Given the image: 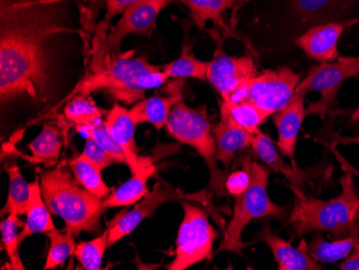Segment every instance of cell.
Segmentation results:
<instances>
[{
	"instance_id": "7",
	"label": "cell",
	"mask_w": 359,
	"mask_h": 270,
	"mask_svg": "<svg viewBox=\"0 0 359 270\" xmlns=\"http://www.w3.org/2000/svg\"><path fill=\"white\" fill-rule=\"evenodd\" d=\"M184 217L177 231L175 259L167 266L169 270H185L213 257L219 233L210 223L209 215L199 205L183 201Z\"/></svg>"
},
{
	"instance_id": "37",
	"label": "cell",
	"mask_w": 359,
	"mask_h": 270,
	"mask_svg": "<svg viewBox=\"0 0 359 270\" xmlns=\"http://www.w3.org/2000/svg\"><path fill=\"white\" fill-rule=\"evenodd\" d=\"M141 0H106L107 14L106 19H112L118 14L123 13L127 8L138 3Z\"/></svg>"
},
{
	"instance_id": "16",
	"label": "cell",
	"mask_w": 359,
	"mask_h": 270,
	"mask_svg": "<svg viewBox=\"0 0 359 270\" xmlns=\"http://www.w3.org/2000/svg\"><path fill=\"white\" fill-rule=\"evenodd\" d=\"M257 241L271 250L279 270H322L323 265L313 259L308 250L296 249L272 231L269 222L257 233Z\"/></svg>"
},
{
	"instance_id": "15",
	"label": "cell",
	"mask_w": 359,
	"mask_h": 270,
	"mask_svg": "<svg viewBox=\"0 0 359 270\" xmlns=\"http://www.w3.org/2000/svg\"><path fill=\"white\" fill-rule=\"evenodd\" d=\"M104 125L109 134L126 152L129 160L128 167L133 175L154 163L151 157L138 155V148L135 141L137 123L133 119L130 110L121 104H114L107 114Z\"/></svg>"
},
{
	"instance_id": "39",
	"label": "cell",
	"mask_w": 359,
	"mask_h": 270,
	"mask_svg": "<svg viewBox=\"0 0 359 270\" xmlns=\"http://www.w3.org/2000/svg\"><path fill=\"white\" fill-rule=\"evenodd\" d=\"M352 122L354 123L357 127H359V108L354 111V114H353L352 116Z\"/></svg>"
},
{
	"instance_id": "35",
	"label": "cell",
	"mask_w": 359,
	"mask_h": 270,
	"mask_svg": "<svg viewBox=\"0 0 359 270\" xmlns=\"http://www.w3.org/2000/svg\"><path fill=\"white\" fill-rule=\"evenodd\" d=\"M82 156L86 157L88 162L92 163L94 166L100 170H104L107 167L116 163V161L107 152L106 149L102 148L95 139L86 138V146H84Z\"/></svg>"
},
{
	"instance_id": "30",
	"label": "cell",
	"mask_w": 359,
	"mask_h": 270,
	"mask_svg": "<svg viewBox=\"0 0 359 270\" xmlns=\"http://www.w3.org/2000/svg\"><path fill=\"white\" fill-rule=\"evenodd\" d=\"M111 223L106 231L95 238L93 241H82L76 248V255L79 263L86 270L102 269V259L104 252L109 247V236H110Z\"/></svg>"
},
{
	"instance_id": "14",
	"label": "cell",
	"mask_w": 359,
	"mask_h": 270,
	"mask_svg": "<svg viewBox=\"0 0 359 270\" xmlns=\"http://www.w3.org/2000/svg\"><path fill=\"white\" fill-rule=\"evenodd\" d=\"M306 92L296 90L294 97L281 110L273 114L274 125L278 130L276 147L283 156L295 162V150L298 135L306 114L304 98Z\"/></svg>"
},
{
	"instance_id": "18",
	"label": "cell",
	"mask_w": 359,
	"mask_h": 270,
	"mask_svg": "<svg viewBox=\"0 0 359 270\" xmlns=\"http://www.w3.org/2000/svg\"><path fill=\"white\" fill-rule=\"evenodd\" d=\"M221 109V121L213 126V136L217 144V161L222 162L224 166L231 165L236 153L242 149L251 147L252 136L249 132L242 128L228 112L223 104Z\"/></svg>"
},
{
	"instance_id": "5",
	"label": "cell",
	"mask_w": 359,
	"mask_h": 270,
	"mask_svg": "<svg viewBox=\"0 0 359 270\" xmlns=\"http://www.w3.org/2000/svg\"><path fill=\"white\" fill-rule=\"evenodd\" d=\"M242 164L249 169L251 184L243 194L233 197L235 209L233 217L226 227L219 251L224 250L242 254L244 245L242 234L253 220L269 217L283 219L286 217L285 209L272 203L268 195V183L271 169L254 162L250 156L244 157Z\"/></svg>"
},
{
	"instance_id": "28",
	"label": "cell",
	"mask_w": 359,
	"mask_h": 270,
	"mask_svg": "<svg viewBox=\"0 0 359 270\" xmlns=\"http://www.w3.org/2000/svg\"><path fill=\"white\" fill-rule=\"evenodd\" d=\"M231 118L251 135L260 132V125L268 118L267 114L262 109L258 108L249 100H222Z\"/></svg>"
},
{
	"instance_id": "34",
	"label": "cell",
	"mask_w": 359,
	"mask_h": 270,
	"mask_svg": "<svg viewBox=\"0 0 359 270\" xmlns=\"http://www.w3.org/2000/svg\"><path fill=\"white\" fill-rule=\"evenodd\" d=\"M65 116L76 125H86L100 120L104 110L97 106L96 102L83 95H76L65 106Z\"/></svg>"
},
{
	"instance_id": "23",
	"label": "cell",
	"mask_w": 359,
	"mask_h": 270,
	"mask_svg": "<svg viewBox=\"0 0 359 270\" xmlns=\"http://www.w3.org/2000/svg\"><path fill=\"white\" fill-rule=\"evenodd\" d=\"M359 241V229L344 238L332 241H325L322 231H316L306 250L320 264H332L346 259L352 253Z\"/></svg>"
},
{
	"instance_id": "26",
	"label": "cell",
	"mask_w": 359,
	"mask_h": 270,
	"mask_svg": "<svg viewBox=\"0 0 359 270\" xmlns=\"http://www.w3.org/2000/svg\"><path fill=\"white\" fill-rule=\"evenodd\" d=\"M69 167L76 180L92 194L104 199L113 192L114 189L109 187L104 183L102 170L88 162L82 155L72 158L69 162Z\"/></svg>"
},
{
	"instance_id": "24",
	"label": "cell",
	"mask_w": 359,
	"mask_h": 270,
	"mask_svg": "<svg viewBox=\"0 0 359 270\" xmlns=\"http://www.w3.org/2000/svg\"><path fill=\"white\" fill-rule=\"evenodd\" d=\"M191 12L193 21L201 29L211 21L223 29L228 30L224 22V12L239 5L241 0H179Z\"/></svg>"
},
{
	"instance_id": "20",
	"label": "cell",
	"mask_w": 359,
	"mask_h": 270,
	"mask_svg": "<svg viewBox=\"0 0 359 270\" xmlns=\"http://www.w3.org/2000/svg\"><path fill=\"white\" fill-rule=\"evenodd\" d=\"M156 171V166L152 163L133 175L132 178L118 189H113V192L104 199V208L128 207L144 198L149 194V179L152 178Z\"/></svg>"
},
{
	"instance_id": "10",
	"label": "cell",
	"mask_w": 359,
	"mask_h": 270,
	"mask_svg": "<svg viewBox=\"0 0 359 270\" xmlns=\"http://www.w3.org/2000/svg\"><path fill=\"white\" fill-rule=\"evenodd\" d=\"M257 74L255 62L250 56L237 58L219 52L208 62L207 80L223 100H231L240 88Z\"/></svg>"
},
{
	"instance_id": "17",
	"label": "cell",
	"mask_w": 359,
	"mask_h": 270,
	"mask_svg": "<svg viewBox=\"0 0 359 270\" xmlns=\"http://www.w3.org/2000/svg\"><path fill=\"white\" fill-rule=\"evenodd\" d=\"M359 0H290L292 13L309 28L318 24L341 22L356 7Z\"/></svg>"
},
{
	"instance_id": "19",
	"label": "cell",
	"mask_w": 359,
	"mask_h": 270,
	"mask_svg": "<svg viewBox=\"0 0 359 270\" xmlns=\"http://www.w3.org/2000/svg\"><path fill=\"white\" fill-rule=\"evenodd\" d=\"M251 148L266 166L269 167L274 173L283 175L292 183L295 191H299L304 187V183L309 179L308 173L294 165L290 166L286 164L280 155L279 149L268 135L264 134L263 132L253 135Z\"/></svg>"
},
{
	"instance_id": "3",
	"label": "cell",
	"mask_w": 359,
	"mask_h": 270,
	"mask_svg": "<svg viewBox=\"0 0 359 270\" xmlns=\"http://www.w3.org/2000/svg\"><path fill=\"white\" fill-rule=\"evenodd\" d=\"M40 187L44 203L53 215L64 220L66 231L78 237L82 231L102 233L104 199L84 189L65 165L41 171Z\"/></svg>"
},
{
	"instance_id": "12",
	"label": "cell",
	"mask_w": 359,
	"mask_h": 270,
	"mask_svg": "<svg viewBox=\"0 0 359 270\" xmlns=\"http://www.w3.org/2000/svg\"><path fill=\"white\" fill-rule=\"evenodd\" d=\"M170 3L171 0H141L127 8L120 21L109 34L107 51L111 54H120L121 43L127 35L151 34L158 14Z\"/></svg>"
},
{
	"instance_id": "31",
	"label": "cell",
	"mask_w": 359,
	"mask_h": 270,
	"mask_svg": "<svg viewBox=\"0 0 359 270\" xmlns=\"http://www.w3.org/2000/svg\"><path fill=\"white\" fill-rule=\"evenodd\" d=\"M76 130L81 135H83L86 138L95 139L102 148L106 149L107 152L116 161V163H124L128 166L129 160L126 152L109 134L106 125H104V121H102V119L90 123V124L76 125Z\"/></svg>"
},
{
	"instance_id": "2",
	"label": "cell",
	"mask_w": 359,
	"mask_h": 270,
	"mask_svg": "<svg viewBox=\"0 0 359 270\" xmlns=\"http://www.w3.org/2000/svg\"><path fill=\"white\" fill-rule=\"evenodd\" d=\"M92 68L66 100L76 95L88 96L95 90H104L125 104H136L143 100L147 90L161 88L169 79L161 67L130 54L107 51L100 62H93Z\"/></svg>"
},
{
	"instance_id": "22",
	"label": "cell",
	"mask_w": 359,
	"mask_h": 270,
	"mask_svg": "<svg viewBox=\"0 0 359 270\" xmlns=\"http://www.w3.org/2000/svg\"><path fill=\"white\" fill-rule=\"evenodd\" d=\"M180 100H182L181 92H177L169 96L143 98L130 109V114L137 125L141 123H149L159 130H161V127L166 125L171 110Z\"/></svg>"
},
{
	"instance_id": "29",
	"label": "cell",
	"mask_w": 359,
	"mask_h": 270,
	"mask_svg": "<svg viewBox=\"0 0 359 270\" xmlns=\"http://www.w3.org/2000/svg\"><path fill=\"white\" fill-rule=\"evenodd\" d=\"M208 62L196 58L189 49H184L182 55L177 60L163 66L161 70L168 78L197 79L201 81L207 80Z\"/></svg>"
},
{
	"instance_id": "32",
	"label": "cell",
	"mask_w": 359,
	"mask_h": 270,
	"mask_svg": "<svg viewBox=\"0 0 359 270\" xmlns=\"http://www.w3.org/2000/svg\"><path fill=\"white\" fill-rule=\"evenodd\" d=\"M25 223L20 220V215H8V217L1 222L0 231H1V241L7 252L8 257L10 259V267L11 269L23 270L26 269L24 264L22 263L19 253V233L18 229L24 227Z\"/></svg>"
},
{
	"instance_id": "8",
	"label": "cell",
	"mask_w": 359,
	"mask_h": 270,
	"mask_svg": "<svg viewBox=\"0 0 359 270\" xmlns=\"http://www.w3.org/2000/svg\"><path fill=\"white\" fill-rule=\"evenodd\" d=\"M300 74L288 67L265 70L254 76L228 100H249L269 116L292 100L300 83Z\"/></svg>"
},
{
	"instance_id": "33",
	"label": "cell",
	"mask_w": 359,
	"mask_h": 270,
	"mask_svg": "<svg viewBox=\"0 0 359 270\" xmlns=\"http://www.w3.org/2000/svg\"><path fill=\"white\" fill-rule=\"evenodd\" d=\"M46 236L50 239V249L43 269H54L74 255L76 248V241L72 234L68 231L64 234L57 229L48 231Z\"/></svg>"
},
{
	"instance_id": "13",
	"label": "cell",
	"mask_w": 359,
	"mask_h": 270,
	"mask_svg": "<svg viewBox=\"0 0 359 270\" xmlns=\"http://www.w3.org/2000/svg\"><path fill=\"white\" fill-rule=\"evenodd\" d=\"M350 22H330L306 29L296 44L309 56L320 62H336L340 58L338 42Z\"/></svg>"
},
{
	"instance_id": "38",
	"label": "cell",
	"mask_w": 359,
	"mask_h": 270,
	"mask_svg": "<svg viewBox=\"0 0 359 270\" xmlns=\"http://www.w3.org/2000/svg\"><path fill=\"white\" fill-rule=\"evenodd\" d=\"M341 270H359V241L355 245L352 253L339 266Z\"/></svg>"
},
{
	"instance_id": "27",
	"label": "cell",
	"mask_w": 359,
	"mask_h": 270,
	"mask_svg": "<svg viewBox=\"0 0 359 270\" xmlns=\"http://www.w3.org/2000/svg\"><path fill=\"white\" fill-rule=\"evenodd\" d=\"M28 148L32 152V162L51 163L57 160L62 148V138L58 127L44 124L41 133L28 144Z\"/></svg>"
},
{
	"instance_id": "6",
	"label": "cell",
	"mask_w": 359,
	"mask_h": 270,
	"mask_svg": "<svg viewBox=\"0 0 359 270\" xmlns=\"http://www.w3.org/2000/svg\"><path fill=\"white\" fill-rule=\"evenodd\" d=\"M167 133L180 144L195 149L207 163L210 171V187L217 195L225 194L227 177L217 166V144L213 126L203 109H193L180 100L169 114Z\"/></svg>"
},
{
	"instance_id": "1",
	"label": "cell",
	"mask_w": 359,
	"mask_h": 270,
	"mask_svg": "<svg viewBox=\"0 0 359 270\" xmlns=\"http://www.w3.org/2000/svg\"><path fill=\"white\" fill-rule=\"evenodd\" d=\"M60 0H1L0 3V100L1 104L29 98L50 100L52 44L62 25Z\"/></svg>"
},
{
	"instance_id": "21",
	"label": "cell",
	"mask_w": 359,
	"mask_h": 270,
	"mask_svg": "<svg viewBox=\"0 0 359 270\" xmlns=\"http://www.w3.org/2000/svg\"><path fill=\"white\" fill-rule=\"evenodd\" d=\"M30 201L26 211L27 219L23 231L19 234L20 245L29 236L46 234L56 229L51 211L48 210L42 197L40 178H36L34 182L30 183Z\"/></svg>"
},
{
	"instance_id": "4",
	"label": "cell",
	"mask_w": 359,
	"mask_h": 270,
	"mask_svg": "<svg viewBox=\"0 0 359 270\" xmlns=\"http://www.w3.org/2000/svg\"><path fill=\"white\" fill-rule=\"evenodd\" d=\"M340 185V194L328 201L304 196L296 191L288 223L297 237L325 231L338 239L359 229V195L352 173H344Z\"/></svg>"
},
{
	"instance_id": "25",
	"label": "cell",
	"mask_w": 359,
	"mask_h": 270,
	"mask_svg": "<svg viewBox=\"0 0 359 270\" xmlns=\"http://www.w3.org/2000/svg\"><path fill=\"white\" fill-rule=\"evenodd\" d=\"M5 169L9 176V194L1 215H26L30 201V183L26 182L22 176L19 166L14 161H8Z\"/></svg>"
},
{
	"instance_id": "9",
	"label": "cell",
	"mask_w": 359,
	"mask_h": 270,
	"mask_svg": "<svg viewBox=\"0 0 359 270\" xmlns=\"http://www.w3.org/2000/svg\"><path fill=\"white\" fill-rule=\"evenodd\" d=\"M351 78L359 79V58L340 56L336 62H320L310 68L297 90L318 92L322 97L306 109V114L325 116L336 106L339 90Z\"/></svg>"
},
{
	"instance_id": "11",
	"label": "cell",
	"mask_w": 359,
	"mask_h": 270,
	"mask_svg": "<svg viewBox=\"0 0 359 270\" xmlns=\"http://www.w3.org/2000/svg\"><path fill=\"white\" fill-rule=\"evenodd\" d=\"M183 197L185 195L180 189H173L165 183H156L152 192L149 193L144 199L137 203L132 210L122 211L111 221L109 247H112L125 236L130 235L143 220L151 217L161 205L168 201H180Z\"/></svg>"
},
{
	"instance_id": "36",
	"label": "cell",
	"mask_w": 359,
	"mask_h": 270,
	"mask_svg": "<svg viewBox=\"0 0 359 270\" xmlns=\"http://www.w3.org/2000/svg\"><path fill=\"white\" fill-rule=\"evenodd\" d=\"M251 184L249 169L242 164V169L233 171L226 178L225 189L228 194L236 197L243 194Z\"/></svg>"
}]
</instances>
